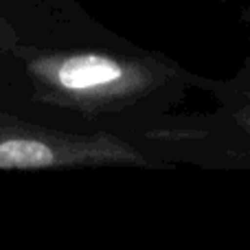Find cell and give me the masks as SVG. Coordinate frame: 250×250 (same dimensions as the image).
<instances>
[{"label": "cell", "instance_id": "obj_1", "mask_svg": "<svg viewBox=\"0 0 250 250\" xmlns=\"http://www.w3.org/2000/svg\"><path fill=\"white\" fill-rule=\"evenodd\" d=\"M40 101L55 105H92L125 95L141 79L129 66L101 53L35 51L22 57Z\"/></svg>", "mask_w": 250, "mask_h": 250}, {"label": "cell", "instance_id": "obj_2", "mask_svg": "<svg viewBox=\"0 0 250 250\" xmlns=\"http://www.w3.org/2000/svg\"><path fill=\"white\" fill-rule=\"evenodd\" d=\"M117 156L105 138L68 136L0 112V169H55Z\"/></svg>", "mask_w": 250, "mask_h": 250}, {"label": "cell", "instance_id": "obj_3", "mask_svg": "<svg viewBox=\"0 0 250 250\" xmlns=\"http://www.w3.org/2000/svg\"><path fill=\"white\" fill-rule=\"evenodd\" d=\"M35 0H0V57L22 60L42 48L35 35Z\"/></svg>", "mask_w": 250, "mask_h": 250}]
</instances>
